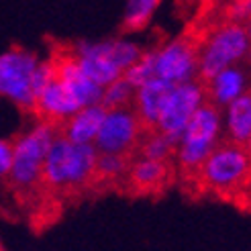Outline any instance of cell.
<instances>
[{"instance_id":"obj_1","label":"cell","mask_w":251,"mask_h":251,"mask_svg":"<svg viewBox=\"0 0 251 251\" xmlns=\"http://www.w3.org/2000/svg\"><path fill=\"white\" fill-rule=\"evenodd\" d=\"M221 119V108L208 102V100H202L182 131L176 157H178L182 182L188 190L200 192V172H202L206 157L219 141Z\"/></svg>"},{"instance_id":"obj_2","label":"cell","mask_w":251,"mask_h":251,"mask_svg":"<svg viewBox=\"0 0 251 251\" xmlns=\"http://www.w3.org/2000/svg\"><path fill=\"white\" fill-rule=\"evenodd\" d=\"M96 147L92 143H72L59 133L43 159L41 184L55 192H78L92 184Z\"/></svg>"},{"instance_id":"obj_3","label":"cell","mask_w":251,"mask_h":251,"mask_svg":"<svg viewBox=\"0 0 251 251\" xmlns=\"http://www.w3.org/2000/svg\"><path fill=\"white\" fill-rule=\"evenodd\" d=\"M204 192L231 200L251 192V161L243 143L227 137L217 141L200 172V194Z\"/></svg>"},{"instance_id":"obj_4","label":"cell","mask_w":251,"mask_h":251,"mask_svg":"<svg viewBox=\"0 0 251 251\" xmlns=\"http://www.w3.org/2000/svg\"><path fill=\"white\" fill-rule=\"evenodd\" d=\"M212 31L215 29L206 23H200L194 19L188 21L186 29L174 41L159 47L155 57V78L172 84L192 82L198 68L200 51H202Z\"/></svg>"},{"instance_id":"obj_5","label":"cell","mask_w":251,"mask_h":251,"mask_svg":"<svg viewBox=\"0 0 251 251\" xmlns=\"http://www.w3.org/2000/svg\"><path fill=\"white\" fill-rule=\"evenodd\" d=\"M55 135L57 127H53L51 123L39 121L35 127L17 137L12 143V159L6 174L12 188H17L21 192H31L33 188L41 186L43 159Z\"/></svg>"},{"instance_id":"obj_6","label":"cell","mask_w":251,"mask_h":251,"mask_svg":"<svg viewBox=\"0 0 251 251\" xmlns=\"http://www.w3.org/2000/svg\"><path fill=\"white\" fill-rule=\"evenodd\" d=\"M70 49L84 76L102 88L121 78L133 66V61L141 55V49L127 41H78L70 43Z\"/></svg>"},{"instance_id":"obj_7","label":"cell","mask_w":251,"mask_h":251,"mask_svg":"<svg viewBox=\"0 0 251 251\" xmlns=\"http://www.w3.org/2000/svg\"><path fill=\"white\" fill-rule=\"evenodd\" d=\"M249 51V37L245 23H223L210 33L202 51H200L198 68L192 82L204 84L212 76H217L227 66L239 64Z\"/></svg>"},{"instance_id":"obj_8","label":"cell","mask_w":251,"mask_h":251,"mask_svg":"<svg viewBox=\"0 0 251 251\" xmlns=\"http://www.w3.org/2000/svg\"><path fill=\"white\" fill-rule=\"evenodd\" d=\"M37 57L29 49L12 47L0 53V96L10 100L21 110L33 112L35 106V88L33 76L39 66Z\"/></svg>"},{"instance_id":"obj_9","label":"cell","mask_w":251,"mask_h":251,"mask_svg":"<svg viewBox=\"0 0 251 251\" xmlns=\"http://www.w3.org/2000/svg\"><path fill=\"white\" fill-rule=\"evenodd\" d=\"M143 135V129L131 108L106 110L104 121L94 139V147L98 153H123L133 155Z\"/></svg>"},{"instance_id":"obj_10","label":"cell","mask_w":251,"mask_h":251,"mask_svg":"<svg viewBox=\"0 0 251 251\" xmlns=\"http://www.w3.org/2000/svg\"><path fill=\"white\" fill-rule=\"evenodd\" d=\"M200 102H202V90H200L198 84L194 82L176 84L159 112L155 129L180 141L188 119L192 117V112L198 108Z\"/></svg>"},{"instance_id":"obj_11","label":"cell","mask_w":251,"mask_h":251,"mask_svg":"<svg viewBox=\"0 0 251 251\" xmlns=\"http://www.w3.org/2000/svg\"><path fill=\"white\" fill-rule=\"evenodd\" d=\"M174 161H159V159H133L125 176L129 192L137 196H151L164 192L166 188L174 182Z\"/></svg>"},{"instance_id":"obj_12","label":"cell","mask_w":251,"mask_h":251,"mask_svg":"<svg viewBox=\"0 0 251 251\" xmlns=\"http://www.w3.org/2000/svg\"><path fill=\"white\" fill-rule=\"evenodd\" d=\"M78 108H82V106L76 102V98L70 94V90L53 74V78L37 92L33 112L39 117V121L51 123L53 127L59 129V125L66 119H70Z\"/></svg>"},{"instance_id":"obj_13","label":"cell","mask_w":251,"mask_h":251,"mask_svg":"<svg viewBox=\"0 0 251 251\" xmlns=\"http://www.w3.org/2000/svg\"><path fill=\"white\" fill-rule=\"evenodd\" d=\"M174 86L176 84H172V82L153 78V80L145 82L143 86L135 88L131 110H133V115L137 117V121H139L143 133L153 131L157 127L159 112H161V108H164L170 92L174 90Z\"/></svg>"},{"instance_id":"obj_14","label":"cell","mask_w":251,"mask_h":251,"mask_svg":"<svg viewBox=\"0 0 251 251\" xmlns=\"http://www.w3.org/2000/svg\"><path fill=\"white\" fill-rule=\"evenodd\" d=\"M245 84H247V72L237 64L227 66L217 76H212L208 82L200 84L202 100H208V102H212L223 110V106H229L245 90Z\"/></svg>"},{"instance_id":"obj_15","label":"cell","mask_w":251,"mask_h":251,"mask_svg":"<svg viewBox=\"0 0 251 251\" xmlns=\"http://www.w3.org/2000/svg\"><path fill=\"white\" fill-rule=\"evenodd\" d=\"M104 115L106 110L100 104L82 106L59 125L57 133L72 143H94L100 125L104 121Z\"/></svg>"},{"instance_id":"obj_16","label":"cell","mask_w":251,"mask_h":251,"mask_svg":"<svg viewBox=\"0 0 251 251\" xmlns=\"http://www.w3.org/2000/svg\"><path fill=\"white\" fill-rule=\"evenodd\" d=\"M249 135H251V88H245L229 104L227 139L245 145Z\"/></svg>"},{"instance_id":"obj_17","label":"cell","mask_w":251,"mask_h":251,"mask_svg":"<svg viewBox=\"0 0 251 251\" xmlns=\"http://www.w3.org/2000/svg\"><path fill=\"white\" fill-rule=\"evenodd\" d=\"M133 159H135L133 155H123V153H98L90 186H110L125 180Z\"/></svg>"},{"instance_id":"obj_18","label":"cell","mask_w":251,"mask_h":251,"mask_svg":"<svg viewBox=\"0 0 251 251\" xmlns=\"http://www.w3.org/2000/svg\"><path fill=\"white\" fill-rule=\"evenodd\" d=\"M161 0H127V8H125L123 19V33H135L143 31L149 21H151L155 8L159 6Z\"/></svg>"},{"instance_id":"obj_19","label":"cell","mask_w":251,"mask_h":251,"mask_svg":"<svg viewBox=\"0 0 251 251\" xmlns=\"http://www.w3.org/2000/svg\"><path fill=\"white\" fill-rule=\"evenodd\" d=\"M135 96V88L125 80L123 76L117 78L102 88V96H100V106L104 110H119V108H131Z\"/></svg>"},{"instance_id":"obj_20","label":"cell","mask_w":251,"mask_h":251,"mask_svg":"<svg viewBox=\"0 0 251 251\" xmlns=\"http://www.w3.org/2000/svg\"><path fill=\"white\" fill-rule=\"evenodd\" d=\"M159 47L161 45L149 49V51H141V55L133 61V66L123 74V78L127 80L133 88H139L145 82L155 78V57H157Z\"/></svg>"},{"instance_id":"obj_21","label":"cell","mask_w":251,"mask_h":251,"mask_svg":"<svg viewBox=\"0 0 251 251\" xmlns=\"http://www.w3.org/2000/svg\"><path fill=\"white\" fill-rule=\"evenodd\" d=\"M12 159V143L0 139V178H6Z\"/></svg>"},{"instance_id":"obj_22","label":"cell","mask_w":251,"mask_h":251,"mask_svg":"<svg viewBox=\"0 0 251 251\" xmlns=\"http://www.w3.org/2000/svg\"><path fill=\"white\" fill-rule=\"evenodd\" d=\"M245 29H247V37H249V51H247L245 59H251V12H249V19L245 23Z\"/></svg>"},{"instance_id":"obj_23","label":"cell","mask_w":251,"mask_h":251,"mask_svg":"<svg viewBox=\"0 0 251 251\" xmlns=\"http://www.w3.org/2000/svg\"><path fill=\"white\" fill-rule=\"evenodd\" d=\"M245 151H247V155H249V161H251V135L247 137V141H245Z\"/></svg>"},{"instance_id":"obj_24","label":"cell","mask_w":251,"mask_h":251,"mask_svg":"<svg viewBox=\"0 0 251 251\" xmlns=\"http://www.w3.org/2000/svg\"><path fill=\"white\" fill-rule=\"evenodd\" d=\"M215 2H219V0H215ZM212 2V4H215ZM225 2H239V4H251V0H225Z\"/></svg>"},{"instance_id":"obj_25","label":"cell","mask_w":251,"mask_h":251,"mask_svg":"<svg viewBox=\"0 0 251 251\" xmlns=\"http://www.w3.org/2000/svg\"><path fill=\"white\" fill-rule=\"evenodd\" d=\"M247 61H251V59H247Z\"/></svg>"}]
</instances>
